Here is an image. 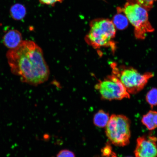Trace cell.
Here are the masks:
<instances>
[{
    "label": "cell",
    "instance_id": "2",
    "mask_svg": "<svg viewBox=\"0 0 157 157\" xmlns=\"http://www.w3.org/2000/svg\"><path fill=\"white\" fill-rule=\"evenodd\" d=\"M90 30L85 37V42L95 49L110 48L113 52L117 49L114 39L117 29L112 21L96 18L90 21Z\"/></svg>",
    "mask_w": 157,
    "mask_h": 157
},
{
    "label": "cell",
    "instance_id": "8",
    "mask_svg": "<svg viewBox=\"0 0 157 157\" xmlns=\"http://www.w3.org/2000/svg\"><path fill=\"white\" fill-rule=\"evenodd\" d=\"M2 41L4 45L10 50L14 49L22 42V35L17 29H11L4 35Z\"/></svg>",
    "mask_w": 157,
    "mask_h": 157
},
{
    "label": "cell",
    "instance_id": "15",
    "mask_svg": "<svg viewBox=\"0 0 157 157\" xmlns=\"http://www.w3.org/2000/svg\"><path fill=\"white\" fill-rule=\"evenodd\" d=\"M102 156L104 157H116L112 154V149L111 147L109 145H107L101 149Z\"/></svg>",
    "mask_w": 157,
    "mask_h": 157
},
{
    "label": "cell",
    "instance_id": "5",
    "mask_svg": "<svg viewBox=\"0 0 157 157\" xmlns=\"http://www.w3.org/2000/svg\"><path fill=\"white\" fill-rule=\"evenodd\" d=\"M131 121L123 115L113 114L105 127L106 135L110 142L115 146L124 147L130 142Z\"/></svg>",
    "mask_w": 157,
    "mask_h": 157
},
{
    "label": "cell",
    "instance_id": "12",
    "mask_svg": "<svg viewBox=\"0 0 157 157\" xmlns=\"http://www.w3.org/2000/svg\"><path fill=\"white\" fill-rule=\"evenodd\" d=\"M117 11V14L113 17L112 21L116 29H124L127 27L129 21L124 13L118 10Z\"/></svg>",
    "mask_w": 157,
    "mask_h": 157
},
{
    "label": "cell",
    "instance_id": "18",
    "mask_svg": "<svg viewBox=\"0 0 157 157\" xmlns=\"http://www.w3.org/2000/svg\"><path fill=\"white\" fill-rule=\"evenodd\" d=\"M131 157V156H128V157Z\"/></svg>",
    "mask_w": 157,
    "mask_h": 157
},
{
    "label": "cell",
    "instance_id": "17",
    "mask_svg": "<svg viewBox=\"0 0 157 157\" xmlns=\"http://www.w3.org/2000/svg\"><path fill=\"white\" fill-rule=\"evenodd\" d=\"M64 0H39L41 4L54 6L57 3H62Z\"/></svg>",
    "mask_w": 157,
    "mask_h": 157
},
{
    "label": "cell",
    "instance_id": "6",
    "mask_svg": "<svg viewBox=\"0 0 157 157\" xmlns=\"http://www.w3.org/2000/svg\"><path fill=\"white\" fill-rule=\"evenodd\" d=\"M95 87L102 99L111 101L130 98V94L120 80L112 74L99 80Z\"/></svg>",
    "mask_w": 157,
    "mask_h": 157
},
{
    "label": "cell",
    "instance_id": "16",
    "mask_svg": "<svg viewBox=\"0 0 157 157\" xmlns=\"http://www.w3.org/2000/svg\"><path fill=\"white\" fill-rule=\"evenodd\" d=\"M56 157H75V155L72 151L68 150H63L58 153Z\"/></svg>",
    "mask_w": 157,
    "mask_h": 157
},
{
    "label": "cell",
    "instance_id": "14",
    "mask_svg": "<svg viewBox=\"0 0 157 157\" xmlns=\"http://www.w3.org/2000/svg\"><path fill=\"white\" fill-rule=\"evenodd\" d=\"M128 2L138 4L148 10L152 8L154 2L157 0H127Z\"/></svg>",
    "mask_w": 157,
    "mask_h": 157
},
{
    "label": "cell",
    "instance_id": "13",
    "mask_svg": "<svg viewBox=\"0 0 157 157\" xmlns=\"http://www.w3.org/2000/svg\"><path fill=\"white\" fill-rule=\"evenodd\" d=\"M146 101L151 107L157 105V88H153L147 93Z\"/></svg>",
    "mask_w": 157,
    "mask_h": 157
},
{
    "label": "cell",
    "instance_id": "11",
    "mask_svg": "<svg viewBox=\"0 0 157 157\" xmlns=\"http://www.w3.org/2000/svg\"><path fill=\"white\" fill-rule=\"evenodd\" d=\"M109 113L102 109L100 110L94 115L93 123L94 124L100 128L105 127L109 119Z\"/></svg>",
    "mask_w": 157,
    "mask_h": 157
},
{
    "label": "cell",
    "instance_id": "3",
    "mask_svg": "<svg viewBox=\"0 0 157 157\" xmlns=\"http://www.w3.org/2000/svg\"><path fill=\"white\" fill-rule=\"evenodd\" d=\"M112 73L116 76L129 94L138 93L144 89L154 74L148 72L141 74L131 67L119 66L116 63L111 62Z\"/></svg>",
    "mask_w": 157,
    "mask_h": 157
},
{
    "label": "cell",
    "instance_id": "10",
    "mask_svg": "<svg viewBox=\"0 0 157 157\" xmlns=\"http://www.w3.org/2000/svg\"><path fill=\"white\" fill-rule=\"evenodd\" d=\"M26 8L20 3H16L11 7L10 13L11 16L15 21H21L25 17L26 15Z\"/></svg>",
    "mask_w": 157,
    "mask_h": 157
},
{
    "label": "cell",
    "instance_id": "1",
    "mask_svg": "<svg viewBox=\"0 0 157 157\" xmlns=\"http://www.w3.org/2000/svg\"><path fill=\"white\" fill-rule=\"evenodd\" d=\"M6 57L12 73L23 83L37 86L48 80L50 71L42 49L33 41H23L8 51Z\"/></svg>",
    "mask_w": 157,
    "mask_h": 157
},
{
    "label": "cell",
    "instance_id": "4",
    "mask_svg": "<svg viewBox=\"0 0 157 157\" xmlns=\"http://www.w3.org/2000/svg\"><path fill=\"white\" fill-rule=\"evenodd\" d=\"M117 10L124 13L134 27V36L137 39L144 40L147 34L154 32L155 29L149 21L148 11L142 6L127 2L123 7Z\"/></svg>",
    "mask_w": 157,
    "mask_h": 157
},
{
    "label": "cell",
    "instance_id": "7",
    "mask_svg": "<svg viewBox=\"0 0 157 157\" xmlns=\"http://www.w3.org/2000/svg\"><path fill=\"white\" fill-rule=\"evenodd\" d=\"M157 138L143 136L137 139L134 151L135 157H157Z\"/></svg>",
    "mask_w": 157,
    "mask_h": 157
},
{
    "label": "cell",
    "instance_id": "9",
    "mask_svg": "<svg viewBox=\"0 0 157 157\" xmlns=\"http://www.w3.org/2000/svg\"><path fill=\"white\" fill-rule=\"evenodd\" d=\"M141 121L149 130L152 131L157 128V111H149L143 116Z\"/></svg>",
    "mask_w": 157,
    "mask_h": 157
}]
</instances>
